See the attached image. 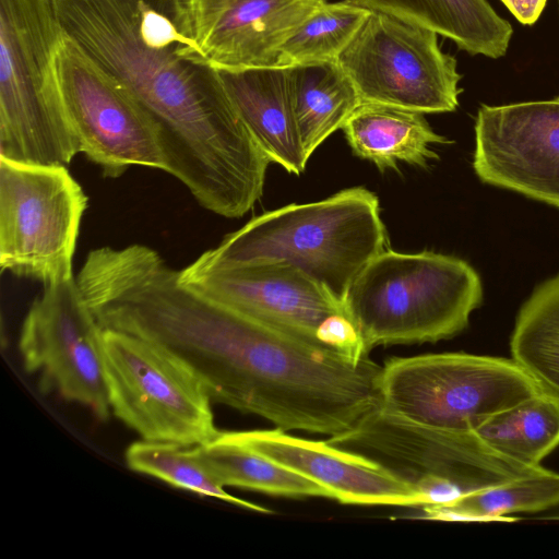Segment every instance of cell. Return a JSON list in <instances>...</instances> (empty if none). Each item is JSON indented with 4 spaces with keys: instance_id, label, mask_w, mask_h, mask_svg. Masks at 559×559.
<instances>
[{
    "instance_id": "83f0119b",
    "label": "cell",
    "mask_w": 559,
    "mask_h": 559,
    "mask_svg": "<svg viewBox=\"0 0 559 559\" xmlns=\"http://www.w3.org/2000/svg\"><path fill=\"white\" fill-rule=\"evenodd\" d=\"M557 2H558V9H559V0H557Z\"/></svg>"
},
{
    "instance_id": "d4e9b609",
    "label": "cell",
    "mask_w": 559,
    "mask_h": 559,
    "mask_svg": "<svg viewBox=\"0 0 559 559\" xmlns=\"http://www.w3.org/2000/svg\"><path fill=\"white\" fill-rule=\"evenodd\" d=\"M370 13L348 0L324 3L283 44L276 67L337 61Z\"/></svg>"
},
{
    "instance_id": "7c38bea8",
    "label": "cell",
    "mask_w": 559,
    "mask_h": 559,
    "mask_svg": "<svg viewBox=\"0 0 559 559\" xmlns=\"http://www.w3.org/2000/svg\"><path fill=\"white\" fill-rule=\"evenodd\" d=\"M56 67L80 153L96 164L104 177L116 179L133 165L165 169L155 130L145 111L62 29Z\"/></svg>"
},
{
    "instance_id": "8992f818",
    "label": "cell",
    "mask_w": 559,
    "mask_h": 559,
    "mask_svg": "<svg viewBox=\"0 0 559 559\" xmlns=\"http://www.w3.org/2000/svg\"><path fill=\"white\" fill-rule=\"evenodd\" d=\"M379 404L411 421L475 431L495 414L539 393L511 358L467 353L427 354L386 360Z\"/></svg>"
},
{
    "instance_id": "484cf974",
    "label": "cell",
    "mask_w": 559,
    "mask_h": 559,
    "mask_svg": "<svg viewBox=\"0 0 559 559\" xmlns=\"http://www.w3.org/2000/svg\"><path fill=\"white\" fill-rule=\"evenodd\" d=\"M126 462L131 469L158 478L174 487L216 498L240 508L272 513L264 507L228 493L225 487L199 463L191 447L141 439L128 447Z\"/></svg>"
},
{
    "instance_id": "603a6c76",
    "label": "cell",
    "mask_w": 559,
    "mask_h": 559,
    "mask_svg": "<svg viewBox=\"0 0 559 559\" xmlns=\"http://www.w3.org/2000/svg\"><path fill=\"white\" fill-rule=\"evenodd\" d=\"M474 432L502 455L540 466L559 445V403L539 392L495 414Z\"/></svg>"
},
{
    "instance_id": "e0dca14e",
    "label": "cell",
    "mask_w": 559,
    "mask_h": 559,
    "mask_svg": "<svg viewBox=\"0 0 559 559\" xmlns=\"http://www.w3.org/2000/svg\"><path fill=\"white\" fill-rule=\"evenodd\" d=\"M242 121L271 163L304 173L307 157L293 106L287 68L218 71Z\"/></svg>"
},
{
    "instance_id": "d6986e66",
    "label": "cell",
    "mask_w": 559,
    "mask_h": 559,
    "mask_svg": "<svg viewBox=\"0 0 559 559\" xmlns=\"http://www.w3.org/2000/svg\"><path fill=\"white\" fill-rule=\"evenodd\" d=\"M428 28L471 53L498 59L507 53L511 24L487 0H348Z\"/></svg>"
},
{
    "instance_id": "3957f363",
    "label": "cell",
    "mask_w": 559,
    "mask_h": 559,
    "mask_svg": "<svg viewBox=\"0 0 559 559\" xmlns=\"http://www.w3.org/2000/svg\"><path fill=\"white\" fill-rule=\"evenodd\" d=\"M385 241L378 197L354 187L253 217L195 261L213 267L286 263L343 301L359 273L385 249Z\"/></svg>"
},
{
    "instance_id": "ac0fdd59",
    "label": "cell",
    "mask_w": 559,
    "mask_h": 559,
    "mask_svg": "<svg viewBox=\"0 0 559 559\" xmlns=\"http://www.w3.org/2000/svg\"><path fill=\"white\" fill-rule=\"evenodd\" d=\"M425 114L401 107L362 103L342 130L353 153L373 163L380 171L400 163L426 167L438 157L436 144L451 143L435 132Z\"/></svg>"
},
{
    "instance_id": "7a4b0ae2",
    "label": "cell",
    "mask_w": 559,
    "mask_h": 559,
    "mask_svg": "<svg viewBox=\"0 0 559 559\" xmlns=\"http://www.w3.org/2000/svg\"><path fill=\"white\" fill-rule=\"evenodd\" d=\"M62 32L151 120L165 163L197 202L238 218L270 159L195 41L189 0H49Z\"/></svg>"
},
{
    "instance_id": "9c48e42d",
    "label": "cell",
    "mask_w": 559,
    "mask_h": 559,
    "mask_svg": "<svg viewBox=\"0 0 559 559\" xmlns=\"http://www.w3.org/2000/svg\"><path fill=\"white\" fill-rule=\"evenodd\" d=\"M361 104H383L423 114L454 111L462 90L456 60L438 34L371 11L337 59Z\"/></svg>"
},
{
    "instance_id": "2e32d148",
    "label": "cell",
    "mask_w": 559,
    "mask_h": 559,
    "mask_svg": "<svg viewBox=\"0 0 559 559\" xmlns=\"http://www.w3.org/2000/svg\"><path fill=\"white\" fill-rule=\"evenodd\" d=\"M225 432L230 439L322 485L342 503L424 506L414 485L380 463L328 441L299 438L281 428Z\"/></svg>"
},
{
    "instance_id": "277c9868",
    "label": "cell",
    "mask_w": 559,
    "mask_h": 559,
    "mask_svg": "<svg viewBox=\"0 0 559 559\" xmlns=\"http://www.w3.org/2000/svg\"><path fill=\"white\" fill-rule=\"evenodd\" d=\"M481 301V278L466 261L390 249L365 266L343 300L368 352L453 337Z\"/></svg>"
},
{
    "instance_id": "5bb4252c",
    "label": "cell",
    "mask_w": 559,
    "mask_h": 559,
    "mask_svg": "<svg viewBox=\"0 0 559 559\" xmlns=\"http://www.w3.org/2000/svg\"><path fill=\"white\" fill-rule=\"evenodd\" d=\"M180 280L233 309L317 346L318 334L344 302L300 270L281 262L213 267L197 261ZM328 348V347H325Z\"/></svg>"
},
{
    "instance_id": "44dd1931",
    "label": "cell",
    "mask_w": 559,
    "mask_h": 559,
    "mask_svg": "<svg viewBox=\"0 0 559 559\" xmlns=\"http://www.w3.org/2000/svg\"><path fill=\"white\" fill-rule=\"evenodd\" d=\"M191 449L199 463L223 487L285 497L334 499L322 485L230 439L225 431Z\"/></svg>"
},
{
    "instance_id": "8fae6325",
    "label": "cell",
    "mask_w": 559,
    "mask_h": 559,
    "mask_svg": "<svg viewBox=\"0 0 559 559\" xmlns=\"http://www.w3.org/2000/svg\"><path fill=\"white\" fill-rule=\"evenodd\" d=\"M102 333L72 277L45 285L33 301L21 328L19 350L25 370L38 374L43 390L55 391L106 419L110 405Z\"/></svg>"
},
{
    "instance_id": "9a60e30c",
    "label": "cell",
    "mask_w": 559,
    "mask_h": 559,
    "mask_svg": "<svg viewBox=\"0 0 559 559\" xmlns=\"http://www.w3.org/2000/svg\"><path fill=\"white\" fill-rule=\"evenodd\" d=\"M328 0H189L195 41L217 71L276 67L283 44Z\"/></svg>"
},
{
    "instance_id": "52a82bcc",
    "label": "cell",
    "mask_w": 559,
    "mask_h": 559,
    "mask_svg": "<svg viewBox=\"0 0 559 559\" xmlns=\"http://www.w3.org/2000/svg\"><path fill=\"white\" fill-rule=\"evenodd\" d=\"M102 357L110 411L142 439L197 447L219 432L204 384L166 347L103 329Z\"/></svg>"
},
{
    "instance_id": "ffe728a7",
    "label": "cell",
    "mask_w": 559,
    "mask_h": 559,
    "mask_svg": "<svg viewBox=\"0 0 559 559\" xmlns=\"http://www.w3.org/2000/svg\"><path fill=\"white\" fill-rule=\"evenodd\" d=\"M295 118L308 158L361 104L337 61L287 68Z\"/></svg>"
},
{
    "instance_id": "cb8c5ba5",
    "label": "cell",
    "mask_w": 559,
    "mask_h": 559,
    "mask_svg": "<svg viewBox=\"0 0 559 559\" xmlns=\"http://www.w3.org/2000/svg\"><path fill=\"white\" fill-rule=\"evenodd\" d=\"M559 504V473L536 471L488 487L444 506H425L426 519L443 521H515L507 515L537 512Z\"/></svg>"
},
{
    "instance_id": "5b68a950",
    "label": "cell",
    "mask_w": 559,
    "mask_h": 559,
    "mask_svg": "<svg viewBox=\"0 0 559 559\" xmlns=\"http://www.w3.org/2000/svg\"><path fill=\"white\" fill-rule=\"evenodd\" d=\"M49 0H0V158L67 167L80 153L56 67Z\"/></svg>"
},
{
    "instance_id": "ba28073f",
    "label": "cell",
    "mask_w": 559,
    "mask_h": 559,
    "mask_svg": "<svg viewBox=\"0 0 559 559\" xmlns=\"http://www.w3.org/2000/svg\"><path fill=\"white\" fill-rule=\"evenodd\" d=\"M87 197L63 166L0 158V265L45 285L73 277Z\"/></svg>"
},
{
    "instance_id": "4316f807",
    "label": "cell",
    "mask_w": 559,
    "mask_h": 559,
    "mask_svg": "<svg viewBox=\"0 0 559 559\" xmlns=\"http://www.w3.org/2000/svg\"><path fill=\"white\" fill-rule=\"evenodd\" d=\"M515 19L524 25H533L540 16L547 0H501Z\"/></svg>"
},
{
    "instance_id": "30bf717a",
    "label": "cell",
    "mask_w": 559,
    "mask_h": 559,
    "mask_svg": "<svg viewBox=\"0 0 559 559\" xmlns=\"http://www.w3.org/2000/svg\"><path fill=\"white\" fill-rule=\"evenodd\" d=\"M330 444L365 455L409 484L437 477L463 496L530 474L527 466L487 445L474 431L424 426L395 415L379 403Z\"/></svg>"
},
{
    "instance_id": "6da1fadb",
    "label": "cell",
    "mask_w": 559,
    "mask_h": 559,
    "mask_svg": "<svg viewBox=\"0 0 559 559\" xmlns=\"http://www.w3.org/2000/svg\"><path fill=\"white\" fill-rule=\"evenodd\" d=\"M154 249L136 245L107 272L94 307L103 329L180 357L212 402L277 428L335 436L379 403L382 366L356 361L252 319L185 284Z\"/></svg>"
},
{
    "instance_id": "7402d4cb",
    "label": "cell",
    "mask_w": 559,
    "mask_h": 559,
    "mask_svg": "<svg viewBox=\"0 0 559 559\" xmlns=\"http://www.w3.org/2000/svg\"><path fill=\"white\" fill-rule=\"evenodd\" d=\"M510 349L538 391L559 403V274L537 286L521 307Z\"/></svg>"
},
{
    "instance_id": "4fadbf2b",
    "label": "cell",
    "mask_w": 559,
    "mask_h": 559,
    "mask_svg": "<svg viewBox=\"0 0 559 559\" xmlns=\"http://www.w3.org/2000/svg\"><path fill=\"white\" fill-rule=\"evenodd\" d=\"M473 168L485 183L559 207V95L483 104L475 120Z\"/></svg>"
}]
</instances>
